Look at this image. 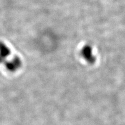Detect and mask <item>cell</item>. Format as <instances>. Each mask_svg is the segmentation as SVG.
<instances>
[{
    "mask_svg": "<svg viewBox=\"0 0 125 125\" xmlns=\"http://www.w3.org/2000/svg\"><path fill=\"white\" fill-rule=\"evenodd\" d=\"M21 58L18 56H15L10 61L6 62L5 67L9 72H14L21 68Z\"/></svg>",
    "mask_w": 125,
    "mask_h": 125,
    "instance_id": "2",
    "label": "cell"
},
{
    "mask_svg": "<svg viewBox=\"0 0 125 125\" xmlns=\"http://www.w3.org/2000/svg\"><path fill=\"white\" fill-rule=\"evenodd\" d=\"M81 55L89 63L92 64L95 61V57L94 56L92 47L90 45H85L81 50Z\"/></svg>",
    "mask_w": 125,
    "mask_h": 125,
    "instance_id": "1",
    "label": "cell"
},
{
    "mask_svg": "<svg viewBox=\"0 0 125 125\" xmlns=\"http://www.w3.org/2000/svg\"><path fill=\"white\" fill-rule=\"evenodd\" d=\"M10 54V50L4 43L0 42V63L5 61L6 58Z\"/></svg>",
    "mask_w": 125,
    "mask_h": 125,
    "instance_id": "3",
    "label": "cell"
}]
</instances>
